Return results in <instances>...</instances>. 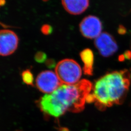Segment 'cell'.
<instances>
[{
  "instance_id": "obj_1",
  "label": "cell",
  "mask_w": 131,
  "mask_h": 131,
  "mask_svg": "<svg viewBox=\"0 0 131 131\" xmlns=\"http://www.w3.org/2000/svg\"><path fill=\"white\" fill-rule=\"evenodd\" d=\"M92 88L91 82L85 79L73 85H61L52 94L41 97L39 106L44 114L55 117H60L67 111L80 112L84 109Z\"/></svg>"
},
{
  "instance_id": "obj_2",
  "label": "cell",
  "mask_w": 131,
  "mask_h": 131,
  "mask_svg": "<svg viewBox=\"0 0 131 131\" xmlns=\"http://www.w3.org/2000/svg\"><path fill=\"white\" fill-rule=\"evenodd\" d=\"M131 82L127 70L113 71L98 80L94 84V103L99 110L103 111L113 105L121 104L126 98Z\"/></svg>"
},
{
  "instance_id": "obj_3",
  "label": "cell",
  "mask_w": 131,
  "mask_h": 131,
  "mask_svg": "<svg viewBox=\"0 0 131 131\" xmlns=\"http://www.w3.org/2000/svg\"><path fill=\"white\" fill-rule=\"evenodd\" d=\"M82 71L75 60L65 59L59 62L56 67V73L62 84L73 85L79 82Z\"/></svg>"
},
{
  "instance_id": "obj_4",
  "label": "cell",
  "mask_w": 131,
  "mask_h": 131,
  "mask_svg": "<svg viewBox=\"0 0 131 131\" xmlns=\"http://www.w3.org/2000/svg\"><path fill=\"white\" fill-rule=\"evenodd\" d=\"M36 86L42 92L52 93L61 85V82L56 73L50 70L43 71L36 79Z\"/></svg>"
},
{
  "instance_id": "obj_5",
  "label": "cell",
  "mask_w": 131,
  "mask_h": 131,
  "mask_svg": "<svg viewBox=\"0 0 131 131\" xmlns=\"http://www.w3.org/2000/svg\"><path fill=\"white\" fill-rule=\"evenodd\" d=\"M80 31L87 38H96L101 34L103 26L101 21L96 16L89 15L83 19L79 25Z\"/></svg>"
},
{
  "instance_id": "obj_6",
  "label": "cell",
  "mask_w": 131,
  "mask_h": 131,
  "mask_svg": "<svg viewBox=\"0 0 131 131\" xmlns=\"http://www.w3.org/2000/svg\"><path fill=\"white\" fill-rule=\"evenodd\" d=\"M19 39L12 30H0V56H8L13 53L19 45Z\"/></svg>"
},
{
  "instance_id": "obj_7",
  "label": "cell",
  "mask_w": 131,
  "mask_h": 131,
  "mask_svg": "<svg viewBox=\"0 0 131 131\" xmlns=\"http://www.w3.org/2000/svg\"><path fill=\"white\" fill-rule=\"evenodd\" d=\"M94 44L100 54L105 57L112 56L118 49L116 40L111 34L107 32L101 33L96 38Z\"/></svg>"
},
{
  "instance_id": "obj_8",
  "label": "cell",
  "mask_w": 131,
  "mask_h": 131,
  "mask_svg": "<svg viewBox=\"0 0 131 131\" xmlns=\"http://www.w3.org/2000/svg\"><path fill=\"white\" fill-rule=\"evenodd\" d=\"M64 8L69 14L78 15L88 9L89 0H61Z\"/></svg>"
},
{
  "instance_id": "obj_9",
  "label": "cell",
  "mask_w": 131,
  "mask_h": 131,
  "mask_svg": "<svg viewBox=\"0 0 131 131\" xmlns=\"http://www.w3.org/2000/svg\"><path fill=\"white\" fill-rule=\"evenodd\" d=\"M80 56L84 64L83 71L84 74L89 76L92 75L94 61L93 52L89 49H85L80 52Z\"/></svg>"
},
{
  "instance_id": "obj_10",
  "label": "cell",
  "mask_w": 131,
  "mask_h": 131,
  "mask_svg": "<svg viewBox=\"0 0 131 131\" xmlns=\"http://www.w3.org/2000/svg\"><path fill=\"white\" fill-rule=\"evenodd\" d=\"M22 79L24 83L28 85H34V76L31 70L27 69L23 71L21 73Z\"/></svg>"
},
{
  "instance_id": "obj_11",
  "label": "cell",
  "mask_w": 131,
  "mask_h": 131,
  "mask_svg": "<svg viewBox=\"0 0 131 131\" xmlns=\"http://www.w3.org/2000/svg\"><path fill=\"white\" fill-rule=\"evenodd\" d=\"M47 54L44 52H38L35 54V60L38 63H43L47 60Z\"/></svg>"
},
{
  "instance_id": "obj_12",
  "label": "cell",
  "mask_w": 131,
  "mask_h": 131,
  "mask_svg": "<svg viewBox=\"0 0 131 131\" xmlns=\"http://www.w3.org/2000/svg\"><path fill=\"white\" fill-rule=\"evenodd\" d=\"M41 32L45 35H49L52 32V28L49 24H44L41 28Z\"/></svg>"
},
{
  "instance_id": "obj_13",
  "label": "cell",
  "mask_w": 131,
  "mask_h": 131,
  "mask_svg": "<svg viewBox=\"0 0 131 131\" xmlns=\"http://www.w3.org/2000/svg\"><path fill=\"white\" fill-rule=\"evenodd\" d=\"M45 64L48 68L52 69L56 67V61L53 59H48L45 61Z\"/></svg>"
},
{
  "instance_id": "obj_14",
  "label": "cell",
  "mask_w": 131,
  "mask_h": 131,
  "mask_svg": "<svg viewBox=\"0 0 131 131\" xmlns=\"http://www.w3.org/2000/svg\"><path fill=\"white\" fill-rule=\"evenodd\" d=\"M118 32L119 34L122 35L126 33V29L123 26L120 25L118 29Z\"/></svg>"
},
{
  "instance_id": "obj_15",
  "label": "cell",
  "mask_w": 131,
  "mask_h": 131,
  "mask_svg": "<svg viewBox=\"0 0 131 131\" xmlns=\"http://www.w3.org/2000/svg\"><path fill=\"white\" fill-rule=\"evenodd\" d=\"M58 131H70L69 129L66 127H60L58 129Z\"/></svg>"
},
{
  "instance_id": "obj_16",
  "label": "cell",
  "mask_w": 131,
  "mask_h": 131,
  "mask_svg": "<svg viewBox=\"0 0 131 131\" xmlns=\"http://www.w3.org/2000/svg\"><path fill=\"white\" fill-rule=\"evenodd\" d=\"M5 4V0H0V6H4Z\"/></svg>"
},
{
  "instance_id": "obj_17",
  "label": "cell",
  "mask_w": 131,
  "mask_h": 131,
  "mask_svg": "<svg viewBox=\"0 0 131 131\" xmlns=\"http://www.w3.org/2000/svg\"><path fill=\"white\" fill-rule=\"evenodd\" d=\"M43 1H44V2H46V1H47L48 0H43Z\"/></svg>"
}]
</instances>
